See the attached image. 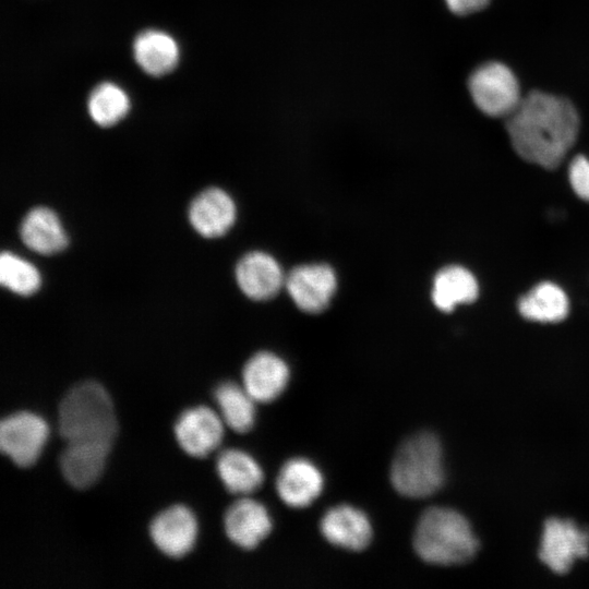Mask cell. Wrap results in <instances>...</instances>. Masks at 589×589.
Returning a JSON list of instances; mask_svg holds the SVG:
<instances>
[{
  "instance_id": "obj_1",
  "label": "cell",
  "mask_w": 589,
  "mask_h": 589,
  "mask_svg": "<svg viewBox=\"0 0 589 589\" xmlns=\"http://www.w3.org/2000/svg\"><path fill=\"white\" fill-rule=\"evenodd\" d=\"M506 130L515 152L545 169L556 168L574 145L579 118L569 100L531 92L506 117Z\"/></svg>"
},
{
  "instance_id": "obj_2",
  "label": "cell",
  "mask_w": 589,
  "mask_h": 589,
  "mask_svg": "<svg viewBox=\"0 0 589 589\" xmlns=\"http://www.w3.org/2000/svg\"><path fill=\"white\" fill-rule=\"evenodd\" d=\"M117 431L112 401L99 383H77L62 397L58 407V432L65 443L112 446Z\"/></svg>"
},
{
  "instance_id": "obj_3",
  "label": "cell",
  "mask_w": 589,
  "mask_h": 589,
  "mask_svg": "<svg viewBox=\"0 0 589 589\" xmlns=\"http://www.w3.org/2000/svg\"><path fill=\"white\" fill-rule=\"evenodd\" d=\"M418 556L435 565H457L470 561L479 542L468 520L447 507H430L419 518L413 533Z\"/></svg>"
},
{
  "instance_id": "obj_4",
  "label": "cell",
  "mask_w": 589,
  "mask_h": 589,
  "mask_svg": "<svg viewBox=\"0 0 589 589\" xmlns=\"http://www.w3.org/2000/svg\"><path fill=\"white\" fill-rule=\"evenodd\" d=\"M444 479L442 445L433 433H417L399 446L390 467V481L399 494L430 496L441 489Z\"/></svg>"
},
{
  "instance_id": "obj_5",
  "label": "cell",
  "mask_w": 589,
  "mask_h": 589,
  "mask_svg": "<svg viewBox=\"0 0 589 589\" xmlns=\"http://www.w3.org/2000/svg\"><path fill=\"white\" fill-rule=\"evenodd\" d=\"M468 86L477 107L490 117H507L521 100L516 76L500 62L480 65L471 74Z\"/></svg>"
},
{
  "instance_id": "obj_6",
  "label": "cell",
  "mask_w": 589,
  "mask_h": 589,
  "mask_svg": "<svg viewBox=\"0 0 589 589\" xmlns=\"http://www.w3.org/2000/svg\"><path fill=\"white\" fill-rule=\"evenodd\" d=\"M49 434L46 421L29 411H19L0 422V449L16 466L27 468L38 459Z\"/></svg>"
},
{
  "instance_id": "obj_7",
  "label": "cell",
  "mask_w": 589,
  "mask_h": 589,
  "mask_svg": "<svg viewBox=\"0 0 589 589\" xmlns=\"http://www.w3.org/2000/svg\"><path fill=\"white\" fill-rule=\"evenodd\" d=\"M589 555V530L570 519L549 518L544 522L540 560L554 573H567L576 560Z\"/></svg>"
},
{
  "instance_id": "obj_8",
  "label": "cell",
  "mask_w": 589,
  "mask_h": 589,
  "mask_svg": "<svg viewBox=\"0 0 589 589\" xmlns=\"http://www.w3.org/2000/svg\"><path fill=\"white\" fill-rule=\"evenodd\" d=\"M285 286L300 310L317 313L329 304L337 288V277L327 264H304L288 274Z\"/></svg>"
},
{
  "instance_id": "obj_9",
  "label": "cell",
  "mask_w": 589,
  "mask_h": 589,
  "mask_svg": "<svg viewBox=\"0 0 589 589\" xmlns=\"http://www.w3.org/2000/svg\"><path fill=\"white\" fill-rule=\"evenodd\" d=\"M180 447L190 456L203 458L219 447L224 438V421L206 406L189 408L175 423Z\"/></svg>"
},
{
  "instance_id": "obj_10",
  "label": "cell",
  "mask_w": 589,
  "mask_h": 589,
  "mask_svg": "<svg viewBox=\"0 0 589 589\" xmlns=\"http://www.w3.org/2000/svg\"><path fill=\"white\" fill-rule=\"evenodd\" d=\"M149 534L160 552L179 558L193 549L197 537V521L187 506L172 505L154 517L149 525Z\"/></svg>"
},
{
  "instance_id": "obj_11",
  "label": "cell",
  "mask_w": 589,
  "mask_h": 589,
  "mask_svg": "<svg viewBox=\"0 0 589 589\" xmlns=\"http://www.w3.org/2000/svg\"><path fill=\"white\" fill-rule=\"evenodd\" d=\"M188 218L200 236L214 239L224 236L233 226L237 206L225 190L212 187L195 195L189 206Z\"/></svg>"
},
{
  "instance_id": "obj_12",
  "label": "cell",
  "mask_w": 589,
  "mask_h": 589,
  "mask_svg": "<svg viewBox=\"0 0 589 589\" xmlns=\"http://www.w3.org/2000/svg\"><path fill=\"white\" fill-rule=\"evenodd\" d=\"M224 527L227 537L236 545L244 550H252L271 533L273 520L263 504L249 497H242L232 503L226 510Z\"/></svg>"
},
{
  "instance_id": "obj_13",
  "label": "cell",
  "mask_w": 589,
  "mask_h": 589,
  "mask_svg": "<svg viewBox=\"0 0 589 589\" xmlns=\"http://www.w3.org/2000/svg\"><path fill=\"white\" fill-rule=\"evenodd\" d=\"M320 530L330 544L350 551L364 550L373 537L366 514L347 504L329 508L321 519Z\"/></svg>"
},
{
  "instance_id": "obj_14",
  "label": "cell",
  "mask_w": 589,
  "mask_h": 589,
  "mask_svg": "<svg viewBox=\"0 0 589 589\" xmlns=\"http://www.w3.org/2000/svg\"><path fill=\"white\" fill-rule=\"evenodd\" d=\"M275 485L278 496L286 505L303 508L322 493L324 477L314 462L297 457L283 465Z\"/></svg>"
},
{
  "instance_id": "obj_15",
  "label": "cell",
  "mask_w": 589,
  "mask_h": 589,
  "mask_svg": "<svg viewBox=\"0 0 589 589\" xmlns=\"http://www.w3.org/2000/svg\"><path fill=\"white\" fill-rule=\"evenodd\" d=\"M290 370L286 361L269 351L252 356L242 371L243 387L259 402H269L286 389Z\"/></svg>"
},
{
  "instance_id": "obj_16",
  "label": "cell",
  "mask_w": 589,
  "mask_h": 589,
  "mask_svg": "<svg viewBox=\"0 0 589 589\" xmlns=\"http://www.w3.org/2000/svg\"><path fill=\"white\" fill-rule=\"evenodd\" d=\"M236 280L248 298L267 300L285 285L286 276L272 255L252 251L239 260L236 266Z\"/></svg>"
},
{
  "instance_id": "obj_17",
  "label": "cell",
  "mask_w": 589,
  "mask_h": 589,
  "mask_svg": "<svg viewBox=\"0 0 589 589\" xmlns=\"http://www.w3.org/2000/svg\"><path fill=\"white\" fill-rule=\"evenodd\" d=\"M111 446L99 443H65L60 455V470L65 481L84 490L101 476Z\"/></svg>"
},
{
  "instance_id": "obj_18",
  "label": "cell",
  "mask_w": 589,
  "mask_h": 589,
  "mask_svg": "<svg viewBox=\"0 0 589 589\" xmlns=\"http://www.w3.org/2000/svg\"><path fill=\"white\" fill-rule=\"evenodd\" d=\"M20 237L32 251L51 255L68 245V236L58 215L46 206L32 208L20 226Z\"/></svg>"
},
{
  "instance_id": "obj_19",
  "label": "cell",
  "mask_w": 589,
  "mask_h": 589,
  "mask_svg": "<svg viewBox=\"0 0 589 589\" xmlns=\"http://www.w3.org/2000/svg\"><path fill=\"white\" fill-rule=\"evenodd\" d=\"M218 476L232 494L249 495L261 488L264 472L248 453L229 448L223 450L216 462Z\"/></svg>"
},
{
  "instance_id": "obj_20",
  "label": "cell",
  "mask_w": 589,
  "mask_h": 589,
  "mask_svg": "<svg viewBox=\"0 0 589 589\" xmlns=\"http://www.w3.org/2000/svg\"><path fill=\"white\" fill-rule=\"evenodd\" d=\"M478 293V283L472 273L462 266L450 265L435 275L431 297L438 310L450 312L459 304L474 301Z\"/></svg>"
},
{
  "instance_id": "obj_21",
  "label": "cell",
  "mask_w": 589,
  "mask_h": 589,
  "mask_svg": "<svg viewBox=\"0 0 589 589\" xmlns=\"http://www.w3.org/2000/svg\"><path fill=\"white\" fill-rule=\"evenodd\" d=\"M133 53L142 70L154 76L170 72L179 59L176 40L167 33L156 29L137 35L133 44Z\"/></svg>"
},
{
  "instance_id": "obj_22",
  "label": "cell",
  "mask_w": 589,
  "mask_h": 589,
  "mask_svg": "<svg viewBox=\"0 0 589 589\" xmlns=\"http://www.w3.org/2000/svg\"><path fill=\"white\" fill-rule=\"evenodd\" d=\"M568 298L564 290L553 283H541L520 298L518 310L530 321L556 323L568 314Z\"/></svg>"
},
{
  "instance_id": "obj_23",
  "label": "cell",
  "mask_w": 589,
  "mask_h": 589,
  "mask_svg": "<svg viewBox=\"0 0 589 589\" xmlns=\"http://www.w3.org/2000/svg\"><path fill=\"white\" fill-rule=\"evenodd\" d=\"M220 417L230 429L239 433L249 432L255 423L254 399L233 382H223L214 390Z\"/></svg>"
},
{
  "instance_id": "obj_24",
  "label": "cell",
  "mask_w": 589,
  "mask_h": 589,
  "mask_svg": "<svg viewBox=\"0 0 589 589\" xmlns=\"http://www.w3.org/2000/svg\"><path fill=\"white\" fill-rule=\"evenodd\" d=\"M91 118L100 127L119 122L129 111L130 100L124 91L109 82L97 85L88 97Z\"/></svg>"
},
{
  "instance_id": "obj_25",
  "label": "cell",
  "mask_w": 589,
  "mask_h": 589,
  "mask_svg": "<svg viewBox=\"0 0 589 589\" xmlns=\"http://www.w3.org/2000/svg\"><path fill=\"white\" fill-rule=\"evenodd\" d=\"M0 283L11 292L26 297L39 289L41 276L33 263L4 251L0 256Z\"/></svg>"
},
{
  "instance_id": "obj_26",
  "label": "cell",
  "mask_w": 589,
  "mask_h": 589,
  "mask_svg": "<svg viewBox=\"0 0 589 589\" xmlns=\"http://www.w3.org/2000/svg\"><path fill=\"white\" fill-rule=\"evenodd\" d=\"M568 177L574 192L589 202V159L582 155L576 156L569 165Z\"/></svg>"
},
{
  "instance_id": "obj_27",
  "label": "cell",
  "mask_w": 589,
  "mask_h": 589,
  "mask_svg": "<svg viewBox=\"0 0 589 589\" xmlns=\"http://www.w3.org/2000/svg\"><path fill=\"white\" fill-rule=\"evenodd\" d=\"M448 9L458 15H466L485 8L490 0H445Z\"/></svg>"
}]
</instances>
